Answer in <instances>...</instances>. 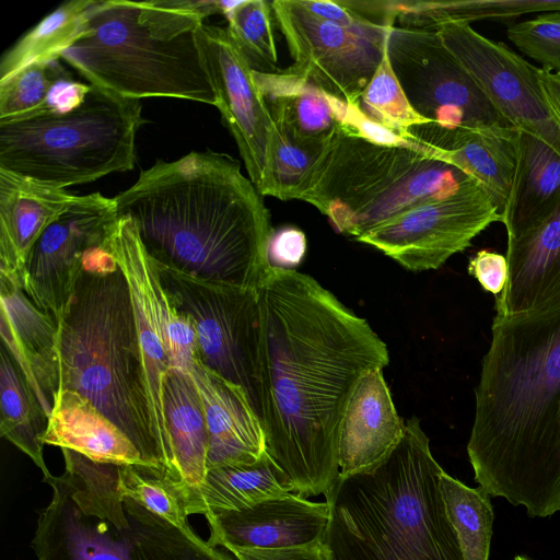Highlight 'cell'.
I'll return each mask as SVG.
<instances>
[{
    "label": "cell",
    "instance_id": "1",
    "mask_svg": "<svg viewBox=\"0 0 560 560\" xmlns=\"http://www.w3.org/2000/svg\"><path fill=\"white\" fill-rule=\"evenodd\" d=\"M259 294L266 451L293 493L325 494L340 475L339 430L349 397L364 373L388 365V349L311 276L272 267Z\"/></svg>",
    "mask_w": 560,
    "mask_h": 560
},
{
    "label": "cell",
    "instance_id": "2",
    "mask_svg": "<svg viewBox=\"0 0 560 560\" xmlns=\"http://www.w3.org/2000/svg\"><path fill=\"white\" fill-rule=\"evenodd\" d=\"M467 454L491 498L530 517L560 511V301L493 317Z\"/></svg>",
    "mask_w": 560,
    "mask_h": 560
},
{
    "label": "cell",
    "instance_id": "3",
    "mask_svg": "<svg viewBox=\"0 0 560 560\" xmlns=\"http://www.w3.org/2000/svg\"><path fill=\"white\" fill-rule=\"evenodd\" d=\"M262 196L224 153L158 160L114 197L154 261L208 282L259 289L273 229Z\"/></svg>",
    "mask_w": 560,
    "mask_h": 560
},
{
    "label": "cell",
    "instance_id": "4",
    "mask_svg": "<svg viewBox=\"0 0 560 560\" xmlns=\"http://www.w3.org/2000/svg\"><path fill=\"white\" fill-rule=\"evenodd\" d=\"M110 236L86 252L57 319L60 389L86 398L133 442L151 470L172 482L153 432L130 291L110 253Z\"/></svg>",
    "mask_w": 560,
    "mask_h": 560
},
{
    "label": "cell",
    "instance_id": "5",
    "mask_svg": "<svg viewBox=\"0 0 560 560\" xmlns=\"http://www.w3.org/2000/svg\"><path fill=\"white\" fill-rule=\"evenodd\" d=\"M444 469L420 420L373 468L342 476L324 494L328 560H463L440 490Z\"/></svg>",
    "mask_w": 560,
    "mask_h": 560
},
{
    "label": "cell",
    "instance_id": "6",
    "mask_svg": "<svg viewBox=\"0 0 560 560\" xmlns=\"http://www.w3.org/2000/svg\"><path fill=\"white\" fill-rule=\"evenodd\" d=\"M203 19L170 0L95 1L60 55L89 84L124 97H173L217 106L200 51Z\"/></svg>",
    "mask_w": 560,
    "mask_h": 560
},
{
    "label": "cell",
    "instance_id": "7",
    "mask_svg": "<svg viewBox=\"0 0 560 560\" xmlns=\"http://www.w3.org/2000/svg\"><path fill=\"white\" fill-rule=\"evenodd\" d=\"M61 451L65 472L44 479L52 494L32 540L37 560H235L125 495L117 465Z\"/></svg>",
    "mask_w": 560,
    "mask_h": 560
},
{
    "label": "cell",
    "instance_id": "8",
    "mask_svg": "<svg viewBox=\"0 0 560 560\" xmlns=\"http://www.w3.org/2000/svg\"><path fill=\"white\" fill-rule=\"evenodd\" d=\"M472 184L465 172L427 151L375 144L339 127L299 200L316 207L338 232L358 238L413 207Z\"/></svg>",
    "mask_w": 560,
    "mask_h": 560
},
{
    "label": "cell",
    "instance_id": "9",
    "mask_svg": "<svg viewBox=\"0 0 560 560\" xmlns=\"http://www.w3.org/2000/svg\"><path fill=\"white\" fill-rule=\"evenodd\" d=\"M140 100L91 84L63 113L0 121V168L65 188L133 168Z\"/></svg>",
    "mask_w": 560,
    "mask_h": 560
},
{
    "label": "cell",
    "instance_id": "10",
    "mask_svg": "<svg viewBox=\"0 0 560 560\" xmlns=\"http://www.w3.org/2000/svg\"><path fill=\"white\" fill-rule=\"evenodd\" d=\"M109 249L128 282L145 372L155 439L172 469L174 455L166 427L163 388L172 368L188 371L197 357V332L185 313L167 295L158 264L145 250L130 218L118 215Z\"/></svg>",
    "mask_w": 560,
    "mask_h": 560
},
{
    "label": "cell",
    "instance_id": "11",
    "mask_svg": "<svg viewBox=\"0 0 560 560\" xmlns=\"http://www.w3.org/2000/svg\"><path fill=\"white\" fill-rule=\"evenodd\" d=\"M162 284L197 332L196 359L241 386L260 419L262 316L259 289L208 282L158 265Z\"/></svg>",
    "mask_w": 560,
    "mask_h": 560
},
{
    "label": "cell",
    "instance_id": "12",
    "mask_svg": "<svg viewBox=\"0 0 560 560\" xmlns=\"http://www.w3.org/2000/svg\"><path fill=\"white\" fill-rule=\"evenodd\" d=\"M387 51L409 103L431 125L442 129L513 127L436 31L392 26Z\"/></svg>",
    "mask_w": 560,
    "mask_h": 560
},
{
    "label": "cell",
    "instance_id": "13",
    "mask_svg": "<svg viewBox=\"0 0 560 560\" xmlns=\"http://www.w3.org/2000/svg\"><path fill=\"white\" fill-rule=\"evenodd\" d=\"M270 5L293 58L287 69L335 98L358 103L382 61L392 26H342L312 14L300 0Z\"/></svg>",
    "mask_w": 560,
    "mask_h": 560
},
{
    "label": "cell",
    "instance_id": "14",
    "mask_svg": "<svg viewBox=\"0 0 560 560\" xmlns=\"http://www.w3.org/2000/svg\"><path fill=\"white\" fill-rule=\"evenodd\" d=\"M502 218L486 191L472 184L413 207L355 238L411 271L438 269Z\"/></svg>",
    "mask_w": 560,
    "mask_h": 560
},
{
    "label": "cell",
    "instance_id": "15",
    "mask_svg": "<svg viewBox=\"0 0 560 560\" xmlns=\"http://www.w3.org/2000/svg\"><path fill=\"white\" fill-rule=\"evenodd\" d=\"M436 32L514 128L538 137L560 153V124L542 97L537 67L504 43L481 35L470 23L446 22Z\"/></svg>",
    "mask_w": 560,
    "mask_h": 560
},
{
    "label": "cell",
    "instance_id": "16",
    "mask_svg": "<svg viewBox=\"0 0 560 560\" xmlns=\"http://www.w3.org/2000/svg\"><path fill=\"white\" fill-rule=\"evenodd\" d=\"M118 220L114 198L101 192L77 196L42 233L27 255L23 291L57 320L82 271L86 252L104 243Z\"/></svg>",
    "mask_w": 560,
    "mask_h": 560
},
{
    "label": "cell",
    "instance_id": "17",
    "mask_svg": "<svg viewBox=\"0 0 560 560\" xmlns=\"http://www.w3.org/2000/svg\"><path fill=\"white\" fill-rule=\"evenodd\" d=\"M197 40L217 94V108L232 133L249 179L261 196H271L276 126L253 80V69L226 30L202 23Z\"/></svg>",
    "mask_w": 560,
    "mask_h": 560
},
{
    "label": "cell",
    "instance_id": "18",
    "mask_svg": "<svg viewBox=\"0 0 560 560\" xmlns=\"http://www.w3.org/2000/svg\"><path fill=\"white\" fill-rule=\"evenodd\" d=\"M208 542L213 547L284 548L322 540L327 523L326 502L293 492L241 511L206 515Z\"/></svg>",
    "mask_w": 560,
    "mask_h": 560
},
{
    "label": "cell",
    "instance_id": "19",
    "mask_svg": "<svg viewBox=\"0 0 560 560\" xmlns=\"http://www.w3.org/2000/svg\"><path fill=\"white\" fill-rule=\"evenodd\" d=\"M0 331L40 405L50 416L60 390L58 324L25 294L22 283L0 276Z\"/></svg>",
    "mask_w": 560,
    "mask_h": 560
},
{
    "label": "cell",
    "instance_id": "20",
    "mask_svg": "<svg viewBox=\"0 0 560 560\" xmlns=\"http://www.w3.org/2000/svg\"><path fill=\"white\" fill-rule=\"evenodd\" d=\"M513 127H458L442 129L431 124L415 126L409 135L429 148L433 158L469 175L503 212L515 168Z\"/></svg>",
    "mask_w": 560,
    "mask_h": 560
},
{
    "label": "cell",
    "instance_id": "21",
    "mask_svg": "<svg viewBox=\"0 0 560 560\" xmlns=\"http://www.w3.org/2000/svg\"><path fill=\"white\" fill-rule=\"evenodd\" d=\"M188 371L206 413L207 470L259 460L267 453L265 431L245 390L207 369L197 359Z\"/></svg>",
    "mask_w": 560,
    "mask_h": 560
},
{
    "label": "cell",
    "instance_id": "22",
    "mask_svg": "<svg viewBox=\"0 0 560 560\" xmlns=\"http://www.w3.org/2000/svg\"><path fill=\"white\" fill-rule=\"evenodd\" d=\"M405 432L383 376V369L364 373L343 411L338 444L340 475L357 474L383 462Z\"/></svg>",
    "mask_w": 560,
    "mask_h": 560
},
{
    "label": "cell",
    "instance_id": "23",
    "mask_svg": "<svg viewBox=\"0 0 560 560\" xmlns=\"http://www.w3.org/2000/svg\"><path fill=\"white\" fill-rule=\"evenodd\" d=\"M508 280L495 317L536 312L560 301V203L538 225L508 240Z\"/></svg>",
    "mask_w": 560,
    "mask_h": 560
},
{
    "label": "cell",
    "instance_id": "24",
    "mask_svg": "<svg viewBox=\"0 0 560 560\" xmlns=\"http://www.w3.org/2000/svg\"><path fill=\"white\" fill-rule=\"evenodd\" d=\"M75 197L65 188L0 168V276L22 283L33 245Z\"/></svg>",
    "mask_w": 560,
    "mask_h": 560
},
{
    "label": "cell",
    "instance_id": "25",
    "mask_svg": "<svg viewBox=\"0 0 560 560\" xmlns=\"http://www.w3.org/2000/svg\"><path fill=\"white\" fill-rule=\"evenodd\" d=\"M253 80L277 128L292 143L323 149L339 128L328 95L288 69L253 70Z\"/></svg>",
    "mask_w": 560,
    "mask_h": 560
},
{
    "label": "cell",
    "instance_id": "26",
    "mask_svg": "<svg viewBox=\"0 0 560 560\" xmlns=\"http://www.w3.org/2000/svg\"><path fill=\"white\" fill-rule=\"evenodd\" d=\"M44 443L74 451L93 462L154 472L133 442L86 398L71 389L59 390Z\"/></svg>",
    "mask_w": 560,
    "mask_h": 560
},
{
    "label": "cell",
    "instance_id": "27",
    "mask_svg": "<svg viewBox=\"0 0 560 560\" xmlns=\"http://www.w3.org/2000/svg\"><path fill=\"white\" fill-rule=\"evenodd\" d=\"M560 203V153L538 137L517 129L515 168L501 213L508 240L538 225Z\"/></svg>",
    "mask_w": 560,
    "mask_h": 560
},
{
    "label": "cell",
    "instance_id": "28",
    "mask_svg": "<svg viewBox=\"0 0 560 560\" xmlns=\"http://www.w3.org/2000/svg\"><path fill=\"white\" fill-rule=\"evenodd\" d=\"M289 492H293L289 478L266 453L253 464L210 468L199 486L178 495L187 516H206L248 509Z\"/></svg>",
    "mask_w": 560,
    "mask_h": 560
},
{
    "label": "cell",
    "instance_id": "29",
    "mask_svg": "<svg viewBox=\"0 0 560 560\" xmlns=\"http://www.w3.org/2000/svg\"><path fill=\"white\" fill-rule=\"evenodd\" d=\"M178 493L199 486L207 474L208 429L203 404L189 373L172 368L163 388Z\"/></svg>",
    "mask_w": 560,
    "mask_h": 560
},
{
    "label": "cell",
    "instance_id": "30",
    "mask_svg": "<svg viewBox=\"0 0 560 560\" xmlns=\"http://www.w3.org/2000/svg\"><path fill=\"white\" fill-rule=\"evenodd\" d=\"M0 432L1 435L26 454L43 471L51 477L44 459V436L49 416L12 354L0 349Z\"/></svg>",
    "mask_w": 560,
    "mask_h": 560
},
{
    "label": "cell",
    "instance_id": "31",
    "mask_svg": "<svg viewBox=\"0 0 560 560\" xmlns=\"http://www.w3.org/2000/svg\"><path fill=\"white\" fill-rule=\"evenodd\" d=\"M94 0H73L59 5L26 32L1 58L0 82L26 66L60 58L81 35Z\"/></svg>",
    "mask_w": 560,
    "mask_h": 560
},
{
    "label": "cell",
    "instance_id": "32",
    "mask_svg": "<svg viewBox=\"0 0 560 560\" xmlns=\"http://www.w3.org/2000/svg\"><path fill=\"white\" fill-rule=\"evenodd\" d=\"M440 490L463 560H489L494 520L491 497L445 471L440 477Z\"/></svg>",
    "mask_w": 560,
    "mask_h": 560
},
{
    "label": "cell",
    "instance_id": "33",
    "mask_svg": "<svg viewBox=\"0 0 560 560\" xmlns=\"http://www.w3.org/2000/svg\"><path fill=\"white\" fill-rule=\"evenodd\" d=\"M224 15L228 21L225 30L250 68L257 72L278 71L270 2L237 1Z\"/></svg>",
    "mask_w": 560,
    "mask_h": 560
},
{
    "label": "cell",
    "instance_id": "34",
    "mask_svg": "<svg viewBox=\"0 0 560 560\" xmlns=\"http://www.w3.org/2000/svg\"><path fill=\"white\" fill-rule=\"evenodd\" d=\"M361 110L377 124L412 139L409 129L430 124L409 103L388 57L387 44L382 61L359 98Z\"/></svg>",
    "mask_w": 560,
    "mask_h": 560
},
{
    "label": "cell",
    "instance_id": "35",
    "mask_svg": "<svg viewBox=\"0 0 560 560\" xmlns=\"http://www.w3.org/2000/svg\"><path fill=\"white\" fill-rule=\"evenodd\" d=\"M59 60L31 63L0 82V121L23 118L38 110L58 82L72 78Z\"/></svg>",
    "mask_w": 560,
    "mask_h": 560
},
{
    "label": "cell",
    "instance_id": "36",
    "mask_svg": "<svg viewBox=\"0 0 560 560\" xmlns=\"http://www.w3.org/2000/svg\"><path fill=\"white\" fill-rule=\"evenodd\" d=\"M118 488L127 497L177 526H187V515L177 490L167 479L135 466H118Z\"/></svg>",
    "mask_w": 560,
    "mask_h": 560
},
{
    "label": "cell",
    "instance_id": "37",
    "mask_svg": "<svg viewBox=\"0 0 560 560\" xmlns=\"http://www.w3.org/2000/svg\"><path fill=\"white\" fill-rule=\"evenodd\" d=\"M506 35L525 56L560 74V11L511 24Z\"/></svg>",
    "mask_w": 560,
    "mask_h": 560
},
{
    "label": "cell",
    "instance_id": "38",
    "mask_svg": "<svg viewBox=\"0 0 560 560\" xmlns=\"http://www.w3.org/2000/svg\"><path fill=\"white\" fill-rule=\"evenodd\" d=\"M323 149L301 148L289 141L276 128L272 147V197L284 201L299 200L303 186Z\"/></svg>",
    "mask_w": 560,
    "mask_h": 560
},
{
    "label": "cell",
    "instance_id": "39",
    "mask_svg": "<svg viewBox=\"0 0 560 560\" xmlns=\"http://www.w3.org/2000/svg\"><path fill=\"white\" fill-rule=\"evenodd\" d=\"M535 11H560V1H438L434 8L441 23L508 19Z\"/></svg>",
    "mask_w": 560,
    "mask_h": 560
},
{
    "label": "cell",
    "instance_id": "40",
    "mask_svg": "<svg viewBox=\"0 0 560 560\" xmlns=\"http://www.w3.org/2000/svg\"><path fill=\"white\" fill-rule=\"evenodd\" d=\"M306 250L305 234L296 228H282L273 231L268 245V259L271 267L295 270Z\"/></svg>",
    "mask_w": 560,
    "mask_h": 560
},
{
    "label": "cell",
    "instance_id": "41",
    "mask_svg": "<svg viewBox=\"0 0 560 560\" xmlns=\"http://www.w3.org/2000/svg\"><path fill=\"white\" fill-rule=\"evenodd\" d=\"M468 272L485 291L497 298L504 290L508 280V261L502 254L481 249L469 259Z\"/></svg>",
    "mask_w": 560,
    "mask_h": 560
},
{
    "label": "cell",
    "instance_id": "42",
    "mask_svg": "<svg viewBox=\"0 0 560 560\" xmlns=\"http://www.w3.org/2000/svg\"><path fill=\"white\" fill-rule=\"evenodd\" d=\"M236 560H328L322 540L284 548H240L226 549Z\"/></svg>",
    "mask_w": 560,
    "mask_h": 560
},
{
    "label": "cell",
    "instance_id": "43",
    "mask_svg": "<svg viewBox=\"0 0 560 560\" xmlns=\"http://www.w3.org/2000/svg\"><path fill=\"white\" fill-rule=\"evenodd\" d=\"M300 2L312 14L342 26L359 27L373 24L350 11L340 1L300 0Z\"/></svg>",
    "mask_w": 560,
    "mask_h": 560
},
{
    "label": "cell",
    "instance_id": "44",
    "mask_svg": "<svg viewBox=\"0 0 560 560\" xmlns=\"http://www.w3.org/2000/svg\"><path fill=\"white\" fill-rule=\"evenodd\" d=\"M542 97L560 124V74L546 67L537 68Z\"/></svg>",
    "mask_w": 560,
    "mask_h": 560
},
{
    "label": "cell",
    "instance_id": "45",
    "mask_svg": "<svg viewBox=\"0 0 560 560\" xmlns=\"http://www.w3.org/2000/svg\"><path fill=\"white\" fill-rule=\"evenodd\" d=\"M512 560H530L524 556H515Z\"/></svg>",
    "mask_w": 560,
    "mask_h": 560
}]
</instances>
